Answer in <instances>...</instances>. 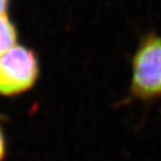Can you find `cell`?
I'll return each mask as SVG.
<instances>
[{"label": "cell", "mask_w": 161, "mask_h": 161, "mask_svg": "<svg viewBox=\"0 0 161 161\" xmlns=\"http://www.w3.org/2000/svg\"><path fill=\"white\" fill-rule=\"evenodd\" d=\"M17 31L6 14L0 16V56L16 46Z\"/></svg>", "instance_id": "3"}, {"label": "cell", "mask_w": 161, "mask_h": 161, "mask_svg": "<svg viewBox=\"0 0 161 161\" xmlns=\"http://www.w3.org/2000/svg\"><path fill=\"white\" fill-rule=\"evenodd\" d=\"M4 153H5V147H4V139H3V136L2 133L0 131V161L3 158L4 156Z\"/></svg>", "instance_id": "4"}, {"label": "cell", "mask_w": 161, "mask_h": 161, "mask_svg": "<svg viewBox=\"0 0 161 161\" xmlns=\"http://www.w3.org/2000/svg\"><path fill=\"white\" fill-rule=\"evenodd\" d=\"M39 64L33 51L15 46L0 56V93L15 95L36 83Z\"/></svg>", "instance_id": "2"}, {"label": "cell", "mask_w": 161, "mask_h": 161, "mask_svg": "<svg viewBox=\"0 0 161 161\" xmlns=\"http://www.w3.org/2000/svg\"><path fill=\"white\" fill-rule=\"evenodd\" d=\"M9 0H0V16L5 14V10L7 7Z\"/></svg>", "instance_id": "5"}, {"label": "cell", "mask_w": 161, "mask_h": 161, "mask_svg": "<svg viewBox=\"0 0 161 161\" xmlns=\"http://www.w3.org/2000/svg\"><path fill=\"white\" fill-rule=\"evenodd\" d=\"M130 91L142 100L161 97V36L148 35L136 51Z\"/></svg>", "instance_id": "1"}]
</instances>
